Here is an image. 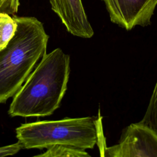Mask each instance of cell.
Masks as SVG:
<instances>
[{
	"label": "cell",
	"mask_w": 157,
	"mask_h": 157,
	"mask_svg": "<svg viewBox=\"0 0 157 157\" xmlns=\"http://www.w3.org/2000/svg\"><path fill=\"white\" fill-rule=\"evenodd\" d=\"M70 56L59 48L45 53L10 105L12 117L51 115L60 105L67 88Z\"/></svg>",
	"instance_id": "1"
},
{
	"label": "cell",
	"mask_w": 157,
	"mask_h": 157,
	"mask_svg": "<svg viewBox=\"0 0 157 157\" xmlns=\"http://www.w3.org/2000/svg\"><path fill=\"white\" fill-rule=\"evenodd\" d=\"M17 30L0 50V104L14 96L46 53L49 36L34 17L13 15Z\"/></svg>",
	"instance_id": "2"
},
{
	"label": "cell",
	"mask_w": 157,
	"mask_h": 157,
	"mask_svg": "<svg viewBox=\"0 0 157 157\" xmlns=\"http://www.w3.org/2000/svg\"><path fill=\"white\" fill-rule=\"evenodd\" d=\"M15 132L25 149L64 146L85 150L93 148L104 135L101 115L24 123Z\"/></svg>",
	"instance_id": "3"
},
{
	"label": "cell",
	"mask_w": 157,
	"mask_h": 157,
	"mask_svg": "<svg viewBox=\"0 0 157 157\" xmlns=\"http://www.w3.org/2000/svg\"><path fill=\"white\" fill-rule=\"evenodd\" d=\"M103 135L98 142L100 157H157V132L140 121L128 125L110 147Z\"/></svg>",
	"instance_id": "4"
},
{
	"label": "cell",
	"mask_w": 157,
	"mask_h": 157,
	"mask_svg": "<svg viewBox=\"0 0 157 157\" xmlns=\"http://www.w3.org/2000/svg\"><path fill=\"white\" fill-rule=\"evenodd\" d=\"M111 21L129 31L136 26H145L157 6V0H102Z\"/></svg>",
	"instance_id": "5"
},
{
	"label": "cell",
	"mask_w": 157,
	"mask_h": 157,
	"mask_svg": "<svg viewBox=\"0 0 157 157\" xmlns=\"http://www.w3.org/2000/svg\"><path fill=\"white\" fill-rule=\"evenodd\" d=\"M52 10L73 36L89 39L94 31L88 20L82 0H49Z\"/></svg>",
	"instance_id": "6"
},
{
	"label": "cell",
	"mask_w": 157,
	"mask_h": 157,
	"mask_svg": "<svg viewBox=\"0 0 157 157\" xmlns=\"http://www.w3.org/2000/svg\"><path fill=\"white\" fill-rule=\"evenodd\" d=\"M17 23L13 17L5 13H0V50L4 48L13 37Z\"/></svg>",
	"instance_id": "7"
},
{
	"label": "cell",
	"mask_w": 157,
	"mask_h": 157,
	"mask_svg": "<svg viewBox=\"0 0 157 157\" xmlns=\"http://www.w3.org/2000/svg\"><path fill=\"white\" fill-rule=\"evenodd\" d=\"M31 157H92L85 150L67 147L55 146L47 148L44 152Z\"/></svg>",
	"instance_id": "8"
},
{
	"label": "cell",
	"mask_w": 157,
	"mask_h": 157,
	"mask_svg": "<svg viewBox=\"0 0 157 157\" xmlns=\"http://www.w3.org/2000/svg\"><path fill=\"white\" fill-rule=\"evenodd\" d=\"M140 122L156 131L157 128V80L146 112Z\"/></svg>",
	"instance_id": "9"
},
{
	"label": "cell",
	"mask_w": 157,
	"mask_h": 157,
	"mask_svg": "<svg viewBox=\"0 0 157 157\" xmlns=\"http://www.w3.org/2000/svg\"><path fill=\"white\" fill-rule=\"evenodd\" d=\"M20 0H0V13L15 15L18 10Z\"/></svg>",
	"instance_id": "10"
},
{
	"label": "cell",
	"mask_w": 157,
	"mask_h": 157,
	"mask_svg": "<svg viewBox=\"0 0 157 157\" xmlns=\"http://www.w3.org/2000/svg\"><path fill=\"white\" fill-rule=\"evenodd\" d=\"M23 149L20 144L17 142L15 144L0 147V157L12 156Z\"/></svg>",
	"instance_id": "11"
},
{
	"label": "cell",
	"mask_w": 157,
	"mask_h": 157,
	"mask_svg": "<svg viewBox=\"0 0 157 157\" xmlns=\"http://www.w3.org/2000/svg\"><path fill=\"white\" fill-rule=\"evenodd\" d=\"M156 132H157V128H156Z\"/></svg>",
	"instance_id": "12"
}]
</instances>
